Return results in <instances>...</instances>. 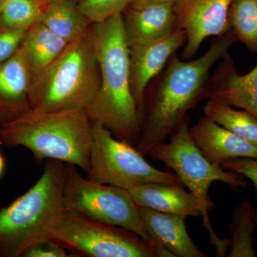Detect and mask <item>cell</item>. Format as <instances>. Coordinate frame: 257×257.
Returning a JSON list of instances; mask_svg holds the SVG:
<instances>
[{
	"label": "cell",
	"mask_w": 257,
	"mask_h": 257,
	"mask_svg": "<svg viewBox=\"0 0 257 257\" xmlns=\"http://www.w3.org/2000/svg\"><path fill=\"white\" fill-rule=\"evenodd\" d=\"M236 41L229 31L211 42L199 58L181 60L174 54L158 76L150 83L144 96L140 134L135 147L143 155L170 138L199 101L207 97L212 67L229 56Z\"/></svg>",
	"instance_id": "cell-1"
},
{
	"label": "cell",
	"mask_w": 257,
	"mask_h": 257,
	"mask_svg": "<svg viewBox=\"0 0 257 257\" xmlns=\"http://www.w3.org/2000/svg\"><path fill=\"white\" fill-rule=\"evenodd\" d=\"M89 34L95 50L100 86L86 110L92 122L135 147L140 134L138 106L130 87L128 47L121 14L92 23Z\"/></svg>",
	"instance_id": "cell-2"
},
{
	"label": "cell",
	"mask_w": 257,
	"mask_h": 257,
	"mask_svg": "<svg viewBox=\"0 0 257 257\" xmlns=\"http://www.w3.org/2000/svg\"><path fill=\"white\" fill-rule=\"evenodd\" d=\"M0 143L25 147L38 160L61 161L87 172L92 121L85 109L45 111L31 107L0 124Z\"/></svg>",
	"instance_id": "cell-3"
},
{
	"label": "cell",
	"mask_w": 257,
	"mask_h": 257,
	"mask_svg": "<svg viewBox=\"0 0 257 257\" xmlns=\"http://www.w3.org/2000/svg\"><path fill=\"white\" fill-rule=\"evenodd\" d=\"M66 163L47 160L35 185L8 207L0 209V256H23L32 245L50 239L65 210Z\"/></svg>",
	"instance_id": "cell-4"
},
{
	"label": "cell",
	"mask_w": 257,
	"mask_h": 257,
	"mask_svg": "<svg viewBox=\"0 0 257 257\" xmlns=\"http://www.w3.org/2000/svg\"><path fill=\"white\" fill-rule=\"evenodd\" d=\"M89 30L69 42L55 62L32 79L31 107L45 111L86 109L92 102L101 78Z\"/></svg>",
	"instance_id": "cell-5"
},
{
	"label": "cell",
	"mask_w": 257,
	"mask_h": 257,
	"mask_svg": "<svg viewBox=\"0 0 257 257\" xmlns=\"http://www.w3.org/2000/svg\"><path fill=\"white\" fill-rule=\"evenodd\" d=\"M65 248L91 257H175L130 230L64 210L50 234Z\"/></svg>",
	"instance_id": "cell-6"
},
{
	"label": "cell",
	"mask_w": 257,
	"mask_h": 257,
	"mask_svg": "<svg viewBox=\"0 0 257 257\" xmlns=\"http://www.w3.org/2000/svg\"><path fill=\"white\" fill-rule=\"evenodd\" d=\"M92 133L87 179L126 190L147 183L183 185L175 174L154 167L136 147L103 125L92 121Z\"/></svg>",
	"instance_id": "cell-7"
},
{
	"label": "cell",
	"mask_w": 257,
	"mask_h": 257,
	"mask_svg": "<svg viewBox=\"0 0 257 257\" xmlns=\"http://www.w3.org/2000/svg\"><path fill=\"white\" fill-rule=\"evenodd\" d=\"M64 204L66 210L103 224L124 228L153 243L139 207L126 189L84 178L77 167L71 164H66Z\"/></svg>",
	"instance_id": "cell-8"
},
{
	"label": "cell",
	"mask_w": 257,
	"mask_h": 257,
	"mask_svg": "<svg viewBox=\"0 0 257 257\" xmlns=\"http://www.w3.org/2000/svg\"><path fill=\"white\" fill-rule=\"evenodd\" d=\"M189 123V116H186L171 135L170 141L154 147L147 155L173 171L189 192L214 209L215 204L209 195L211 184L221 182L237 190L246 188L248 182L243 176L224 170L204 157L193 141Z\"/></svg>",
	"instance_id": "cell-9"
},
{
	"label": "cell",
	"mask_w": 257,
	"mask_h": 257,
	"mask_svg": "<svg viewBox=\"0 0 257 257\" xmlns=\"http://www.w3.org/2000/svg\"><path fill=\"white\" fill-rule=\"evenodd\" d=\"M127 191L138 207L185 217L202 216L203 224L209 233L211 243L215 246L216 255L226 254L230 240L221 239L214 232L209 217V211L212 208L190 192H187L183 185L147 183L135 186Z\"/></svg>",
	"instance_id": "cell-10"
},
{
	"label": "cell",
	"mask_w": 257,
	"mask_h": 257,
	"mask_svg": "<svg viewBox=\"0 0 257 257\" xmlns=\"http://www.w3.org/2000/svg\"><path fill=\"white\" fill-rule=\"evenodd\" d=\"M233 0H179L173 5L176 28L183 30L187 41L183 60H191L205 39L219 37L230 30L228 14Z\"/></svg>",
	"instance_id": "cell-11"
},
{
	"label": "cell",
	"mask_w": 257,
	"mask_h": 257,
	"mask_svg": "<svg viewBox=\"0 0 257 257\" xmlns=\"http://www.w3.org/2000/svg\"><path fill=\"white\" fill-rule=\"evenodd\" d=\"M186 41L185 32L176 30L155 41L128 47L130 87L138 106L140 122L147 87L162 72L172 56L184 47Z\"/></svg>",
	"instance_id": "cell-12"
},
{
	"label": "cell",
	"mask_w": 257,
	"mask_h": 257,
	"mask_svg": "<svg viewBox=\"0 0 257 257\" xmlns=\"http://www.w3.org/2000/svg\"><path fill=\"white\" fill-rule=\"evenodd\" d=\"M209 79L207 99L236 106L257 119V64L245 74H239L230 56L219 62Z\"/></svg>",
	"instance_id": "cell-13"
},
{
	"label": "cell",
	"mask_w": 257,
	"mask_h": 257,
	"mask_svg": "<svg viewBox=\"0 0 257 257\" xmlns=\"http://www.w3.org/2000/svg\"><path fill=\"white\" fill-rule=\"evenodd\" d=\"M193 141L211 163L221 166L239 157L257 159V145L249 143L206 116L190 128Z\"/></svg>",
	"instance_id": "cell-14"
},
{
	"label": "cell",
	"mask_w": 257,
	"mask_h": 257,
	"mask_svg": "<svg viewBox=\"0 0 257 257\" xmlns=\"http://www.w3.org/2000/svg\"><path fill=\"white\" fill-rule=\"evenodd\" d=\"M32 79L23 46L0 64V124L31 108L29 94Z\"/></svg>",
	"instance_id": "cell-15"
},
{
	"label": "cell",
	"mask_w": 257,
	"mask_h": 257,
	"mask_svg": "<svg viewBox=\"0 0 257 257\" xmlns=\"http://www.w3.org/2000/svg\"><path fill=\"white\" fill-rule=\"evenodd\" d=\"M140 216L152 243L175 257H207L187 232L185 216L139 207Z\"/></svg>",
	"instance_id": "cell-16"
},
{
	"label": "cell",
	"mask_w": 257,
	"mask_h": 257,
	"mask_svg": "<svg viewBox=\"0 0 257 257\" xmlns=\"http://www.w3.org/2000/svg\"><path fill=\"white\" fill-rule=\"evenodd\" d=\"M121 17L128 47L155 41L177 30L172 5L126 6Z\"/></svg>",
	"instance_id": "cell-17"
},
{
	"label": "cell",
	"mask_w": 257,
	"mask_h": 257,
	"mask_svg": "<svg viewBox=\"0 0 257 257\" xmlns=\"http://www.w3.org/2000/svg\"><path fill=\"white\" fill-rule=\"evenodd\" d=\"M39 23L68 43L84 35L92 25L81 11L77 0L47 3Z\"/></svg>",
	"instance_id": "cell-18"
},
{
	"label": "cell",
	"mask_w": 257,
	"mask_h": 257,
	"mask_svg": "<svg viewBox=\"0 0 257 257\" xmlns=\"http://www.w3.org/2000/svg\"><path fill=\"white\" fill-rule=\"evenodd\" d=\"M68 44L41 23L33 25L22 45L33 79L55 62Z\"/></svg>",
	"instance_id": "cell-19"
},
{
	"label": "cell",
	"mask_w": 257,
	"mask_h": 257,
	"mask_svg": "<svg viewBox=\"0 0 257 257\" xmlns=\"http://www.w3.org/2000/svg\"><path fill=\"white\" fill-rule=\"evenodd\" d=\"M257 209L249 198H244L235 207L229 224L231 239L229 257H254V231Z\"/></svg>",
	"instance_id": "cell-20"
},
{
	"label": "cell",
	"mask_w": 257,
	"mask_h": 257,
	"mask_svg": "<svg viewBox=\"0 0 257 257\" xmlns=\"http://www.w3.org/2000/svg\"><path fill=\"white\" fill-rule=\"evenodd\" d=\"M204 114L239 138L257 145V119L248 111L236 110L231 106L208 99Z\"/></svg>",
	"instance_id": "cell-21"
},
{
	"label": "cell",
	"mask_w": 257,
	"mask_h": 257,
	"mask_svg": "<svg viewBox=\"0 0 257 257\" xmlns=\"http://www.w3.org/2000/svg\"><path fill=\"white\" fill-rule=\"evenodd\" d=\"M228 21L236 40L257 54V0H233Z\"/></svg>",
	"instance_id": "cell-22"
},
{
	"label": "cell",
	"mask_w": 257,
	"mask_h": 257,
	"mask_svg": "<svg viewBox=\"0 0 257 257\" xmlns=\"http://www.w3.org/2000/svg\"><path fill=\"white\" fill-rule=\"evenodd\" d=\"M45 5L40 0H3L0 28L30 30L40 21Z\"/></svg>",
	"instance_id": "cell-23"
},
{
	"label": "cell",
	"mask_w": 257,
	"mask_h": 257,
	"mask_svg": "<svg viewBox=\"0 0 257 257\" xmlns=\"http://www.w3.org/2000/svg\"><path fill=\"white\" fill-rule=\"evenodd\" d=\"M130 0H79L83 14L91 23H101L115 15L121 14Z\"/></svg>",
	"instance_id": "cell-24"
},
{
	"label": "cell",
	"mask_w": 257,
	"mask_h": 257,
	"mask_svg": "<svg viewBox=\"0 0 257 257\" xmlns=\"http://www.w3.org/2000/svg\"><path fill=\"white\" fill-rule=\"evenodd\" d=\"M28 30L0 28V64L8 60L23 45Z\"/></svg>",
	"instance_id": "cell-25"
},
{
	"label": "cell",
	"mask_w": 257,
	"mask_h": 257,
	"mask_svg": "<svg viewBox=\"0 0 257 257\" xmlns=\"http://www.w3.org/2000/svg\"><path fill=\"white\" fill-rule=\"evenodd\" d=\"M221 167L249 179L254 186L257 196V159L249 157L231 159L224 162Z\"/></svg>",
	"instance_id": "cell-26"
},
{
	"label": "cell",
	"mask_w": 257,
	"mask_h": 257,
	"mask_svg": "<svg viewBox=\"0 0 257 257\" xmlns=\"http://www.w3.org/2000/svg\"><path fill=\"white\" fill-rule=\"evenodd\" d=\"M25 257H67L65 248L52 239L43 240L32 245L24 252Z\"/></svg>",
	"instance_id": "cell-27"
},
{
	"label": "cell",
	"mask_w": 257,
	"mask_h": 257,
	"mask_svg": "<svg viewBox=\"0 0 257 257\" xmlns=\"http://www.w3.org/2000/svg\"><path fill=\"white\" fill-rule=\"evenodd\" d=\"M179 0H130L127 6L142 8L152 5H175Z\"/></svg>",
	"instance_id": "cell-28"
},
{
	"label": "cell",
	"mask_w": 257,
	"mask_h": 257,
	"mask_svg": "<svg viewBox=\"0 0 257 257\" xmlns=\"http://www.w3.org/2000/svg\"><path fill=\"white\" fill-rule=\"evenodd\" d=\"M5 167V158L3 156V155H2L1 152H0V177L3 175V172H4Z\"/></svg>",
	"instance_id": "cell-29"
},
{
	"label": "cell",
	"mask_w": 257,
	"mask_h": 257,
	"mask_svg": "<svg viewBox=\"0 0 257 257\" xmlns=\"http://www.w3.org/2000/svg\"><path fill=\"white\" fill-rule=\"evenodd\" d=\"M42 3H45V4H47V3H52V2L57 1V0H40ZM77 1H79V0H77Z\"/></svg>",
	"instance_id": "cell-30"
},
{
	"label": "cell",
	"mask_w": 257,
	"mask_h": 257,
	"mask_svg": "<svg viewBox=\"0 0 257 257\" xmlns=\"http://www.w3.org/2000/svg\"><path fill=\"white\" fill-rule=\"evenodd\" d=\"M2 1H3V0H0V8H1Z\"/></svg>",
	"instance_id": "cell-31"
},
{
	"label": "cell",
	"mask_w": 257,
	"mask_h": 257,
	"mask_svg": "<svg viewBox=\"0 0 257 257\" xmlns=\"http://www.w3.org/2000/svg\"><path fill=\"white\" fill-rule=\"evenodd\" d=\"M256 220H257V216H256ZM256 229H257V221H256Z\"/></svg>",
	"instance_id": "cell-32"
}]
</instances>
